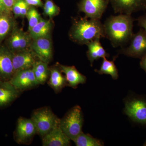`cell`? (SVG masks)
Returning a JSON list of instances; mask_svg holds the SVG:
<instances>
[{
    "instance_id": "obj_26",
    "label": "cell",
    "mask_w": 146,
    "mask_h": 146,
    "mask_svg": "<svg viewBox=\"0 0 146 146\" xmlns=\"http://www.w3.org/2000/svg\"><path fill=\"white\" fill-rule=\"evenodd\" d=\"M43 6L44 13L45 15L52 18L56 16L60 12V8L57 6L52 0H44Z\"/></svg>"
},
{
    "instance_id": "obj_22",
    "label": "cell",
    "mask_w": 146,
    "mask_h": 146,
    "mask_svg": "<svg viewBox=\"0 0 146 146\" xmlns=\"http://www.w3.org/2000/svg\"><path fill=\"white\" fill-rule=\"evenodd\" d=\"M10 14L0 13V42L8 35L13 27V19Z\"/></svg>"
},
{
    "instance_id": "obj_32",
    "label": "cell",
    "mask_w": 146,
    "mask_h": 146,
    "mask_svg": "<svg viewBox=\"0 0 146 146\" xmlns=\"http://www.w3.org/2000/svg\"><path fill=\"white\" fill-rule=\"evenodd\" d=\"M140 66L146 73V54L141 58Z\"/></svg>"
},
{
    "instance_id": "obj_28",
    "label": "cell",
    "mask_w": 146,
    "mask_h": 146,
    "mask_svg": "<svg viewBox=\"0 0 146 146\" xmlns=\"http://www.w3.org/2000/svg\"><path fill=\"white\" fill-rule=\"evenodd\" d=\"M24 0H16L12 8V12L16 17L21 16V7Z\"/></svg>"
},
{
    "instance_id": "obj_6",
    "label": "cell",
    "mask_w": 146,
    "mask_h": 146,
    "mask_svg": "<svg viewBox=\"0 0 146 146\" xmlns=\"http://www.w3.org/2000/svg\"><path fill=\"white\" fill-rule=\"evenodd\" d=\"M119 53L129 56L141 59L146 54V32L143 29L133 34L128 47L122 48Z\"/></svg>"
},
{
    "instance_id": "obj_25",
    "label": "cell",
    "mask_w": 146,
    "mask_h": 146,
    "mask_svg": "<svg viewBox=\"0 0 146 146\" xmlns=\"http://www.w3.org/2000/svg\"><path fill=\"white\" fill-rule=\"evenodd\" d=\"M26 16L29 22V31L42 19L36 9L33 6H30Z\"/></svg>"
},
{
    "instance_id": "obj_20",
    "label": "cell",
    "mask_w": 146,
    "mask_h": 146,
    "mask_svg": "<svg viewBox=\"0 0 146 146\" xmlns=\"http://www.w3.org/2000/svg\"><path fill=\"white\" fill-rule=\"evenodd\" d=\"M52 28V23L50 21L43 18L29 31V35L33 39L49 35Z\"/></svg>"
},
{
    "instance_id": "obj_13",
    "label": "cell",
    "mask_w": 146,
    "mask_h": 146,
    "mask_svg": "<svg viewBox=\"0 0 146 146\" xmlns=\"http://www.w3.org/2000/svg\"><path fill=\"white\" fill-rule=\"evenodd\" d=\"M35 56L32 51L28 50L13 52L12 63L14 74L32 68L36 61Z\"/></svg>"
},
{
    "instance_id": "obj_18",
    "label": "cell",
    "mask_w": 146,
    "mask_h": 146,
    "mask_svg": "<svg viewBox=\"0 0 146 146\" xmlns=\"http://www.w3.org/2000/svg\"><path fill=\"white\" fill-rule=\"evenodd\" d=\"M88 47L87 56L91 63V67L95 60H98L101 58L108 57L109 55L105 50L100 42V39H97L91 41L86 44Z\"/></svg>"
},
{
    "instance_id": "obj_29",
    "label": "cell",
    "mask_w": 146,
    "mask_h": 146,
    "mask_svg": "<svg viewBox=\"0 0 146 146\" xmlns=\"http://www.w3.org/2000/svg\"><path fill=\"white\" fill-rule=\"evenodd\" d=\"M27 3L31 6L39 7H43L44 4L42 0H25Z\"/></svg>"
},
{
    "instance_id": "obj_7",
    "label": "cell",
    "mask_w": 146,
    "mask_h": 146,
    "mask_svg": "<svg viewBox=\"0 0 146 146\" xmlns=\"http://www.w3.org/2000/svg\"><path fill=\"white\" fill-rule=\"evenodd\" d=\"M110 0H81L78 4L79 10L87 18L100 20Z\"/></svg>"
},
{
    "instance_id": "obj_9",
    "label": "cell",
    "mask_w": 146,
    "mask_h": 146,
    "mask_svg": "<svg viewBox=\"0 0 146 146\" xmlns=\"http://www.w3.org/2000/svg\"><path fill=\"white\" fill-rule=\"evenodd\" d=\"M30 46L33 52L39 60L49 63L52 56V43L49 36L33 39Z\"/></svg>"
},
{
    "instance_id": "obj_10",
    "label": "cell",
    "mask_w": 146,
    "mask_h": 146,
    "mask_svg": "<svg viewBox=\"0 0 146 146\" xmlns=\"http://www.w3.org/2000/svg\"><path fill=\"white\" fill-rule=\"evenodd\" d=\"M9 82L19 91L31 89L39 84L32 68L15 73Z\"/></svg>"
},
{
    "instance_id": "obj_17",
    "label": "cell",
    "mask_w": 146,
    "mask_h": 146,
    "mask_svg": "<svg viewBox=\"0 0 146 146\" xmlns=\"http://www.w3.org/2000/svg\"><path fill=\"white\" fill-rule=\"evenodd\" d=\"M19 91L9 81H0V107L5 106L18 98Z\"/></svg>"
},
{
    "instance_id": "obj_33",
    "label": "cell",
    "mask_w": 146,
    "mask_h": 146,
    "mask_svg": "<svg viewBox=\"0 0 146 146\" xmlns=\"http://www.w3.org/2000/svg\"><path fill=\"white\" fill-rule=\"evenodd\" d=\"M144 146H146V141H145V143L144 144Z\"/></svg>"
},
{
    "instance_id": "obj_14",
    "label": "cell",
    "mask_w": 146,
    "mask_h": 146,
    "mask_svg": "<svg viewBox=\"0 0 146 146\" xmlns=\"http://www.w3.org/2000/svg\"><path fill=\"white\" fill-rule=\"evenodd\" d=\"M42 138L43 146L70 145L71 140L60 128L59 123Z\"/></svg>"
},
{
    "instance_id": "obj_12",
    "label": "cell",
    "mask_w": 146,
    "mask_h": 146,
    "mask_svg": "<svg viewBox=\"0 0 146 146\" xmlns=\"http://www.w3.org/2000/svg\"><path fill=\"white\" fill-rule=\"evenodd\" d=\"M12 57L9 49L0 47V81H9L14 75Z\"/></svg>"
},
{
    "instance_id": "obj_1",
    "label": "cell",
    "mask_w": 146,
    "mask_h": 146,
    "mask_svg": "<svg viewBox=\"0 0 146 146\" xmlns=\"http://www.w3.org/2000/svg\"><path fill=\"white\" fill-rule=\"evenodd\" d=\"M134 19L130 15L111 16L104 24L106 37L114 47H123L130 41L133 35Z\"/></svg>"
},
{
    "instance_id": "obj_30",
    "label": "cell",
    "mask_w": 146,
    "mask_h": 146,
    "mask_svg": "<svg viewBox=\"0 0 146 146\" xmlns=\"http://www.w3.org/2000/svg\"><path fill=\"white\" fill-rule=\"evenodd\" d=\"M138 25L143 29L146 32V14L140 16L137 19Z\"/></svg>"
},
{
    "instance_id": "obj_8",
    "label": "cell",
    "mask_w": 146,
    "mask_h": 146,
    "mask_svg": "<svg viewBox=\"0 0 146 146\" xmlns=\"http://www.w3.org/2000/svg\"><path fill=\"white\" fill-rule=\"evenodd\" d=\"M36 133V127L31 119H18L16 131V140L18 143H28Z\"/></svg>"
},
{
    "instance_id": "obj_15",
    "label": "cell",
    "mask_w": 146,
    "mask_h": 146,
    "mask_svg": "<svg viewBox=\"0 0 146 146\" xmlns=\"http://www.w3.org/2000/svg\"><path fill=\"white\" fill-rule=\"evenodd\" d=\"M31 36L29 34L18 28H15L9 39V49L12 52L26 50L31 45Z\"/></svg>"
},
{
    "instance_id": "obj_11",
    "label": "cell",
    "mask_w": 146,
    "mask_h": 146,
    "mask_svg": "<svg viewBox=\"0 0 146 146\" xmlns=\"http://www.w3.org/2000/svg\"><path fill=\"white\" fill-rule=\"evenodd\" d=\"M116 13L131 15L146 9V0H110Z\"/></svg>"
},
{
    "instance_id": "obj_23",
    "label": "cell",
    "mask_w": 146,
    "mask_h": 146,
    "mask_svg": "<svg viewBox=\"0 0 146 146\" xmlns=\"http://www.w3.org/2000/svg\"><path fill=\"white\" fill-rule=\"evenodd\" d=\"M106 57L103 58L102 65L100 70H96L95 72L100 74L110 75L113 79L116 80L117 79L119 74L117 67L115 64L114 60L109 61L106 59Z\"/></svg>"
},
{
    "instance_id": "obj_16",
    "label": "cell",
    "mask_w": 146,
    "mask_h": 146,
    "mask_svg": "<svg viewBox=\"0 0 146 146\" xmlns=\"http://www.w3.org/2000/svg\"><path fill=\"white\" fill-rule=\"evenodd\" d=\"M57 66L61 72L64 73L68 85L73 88H76L79 84L86 83V76L81 74L74 66L64 65L57 63Z\"/></svg>"
},
{
    "instance_id": "obj_3",
    "label": "cell",
    "mask_w": 146,
    "mask_h": 146,
    "mask_svg": "<svg viewBox=\"0 0 146 146\" xmlns=\"http://www.w3.org/2000/svg\"><path fill=\"white\" fill-rule=\"evenodd\" d=\"M83 118L81 108L76 106L72 108L62 119L59 125L63 132L74 141L82 131Z\"/></svg>"
},
{
    "instance_id": "obj_19",
    "label": "cell",
    "mask_w": 146,
    "mask_h": 146,
    "mask_svg": "<svg viewBox=\"0 0 146 146\" xmlns=\"http://www.w3.org/2000/svg\"><path fill=\"white\" fill-rule=\"evenodd\" d=\"M50 78L49 84L54 91L58 92L61 91L68 84L65 77L62 75L60 69L53 68L50 70Z\"/></svg>"
},
{
    "instance_id": "obj_2",
    "label": "cell",
    "mask_w": 146,
    "mask_h": 146,
    "mask_svg": "<svg viewBox=\"0 0 146 146\" xmlns=\"http://www.w3.org/2000/svg\"><path fill=\"white\" fill-rule=\"evenodd\" d=\"M70 36L75 42L86 45L95 39L106 37L104 25L99 19L81 17L74 20Z\"/></svg>"
},
{
    "instance_id": "obj_21",
    "label": "cell",
    "mask_w": 146,
    "mask_h": 146,
    "mask_svg": "<svg viewBox=\"0 0 146 146\" xmlns=\"http://www.w3.org/2000/svg\"><path fill=\"white\" fill-rule=\"evenodd\" d=\"M36 80L39 84H43L46 81L50 73L48 63L39 60L36 61L32 68Z\"/></svg>"
},
{
    "instance_id": "obj_31",
    "label": "cell",
    "mask_w": 146,
    "mask_h": 146,
    "mask_svg": "<svg viewBox=\"0 0 146 146\" xmlns=\"http://www.w3.org/2000/svg\"><path fill=\"white\" fill-rule=\"evenodd\" d=\"M31 6H29L28 4L25 1V0H24L23 2V3L22 5V7H21V16L22 17H24L26 16L27 15V13L30 7Z\"/></svg>"
},
{
    "instance_id": "obj_4",
    "label": "cell",
    "mask_w": 146,
    "mask_h": 146,
    "mask_svg": "<svg viewBox=\"0 0 146 146\" xmlns=\"http://www.w3.org/2000/svg\"><path fill=\"white\" fill-rule=\"evenodd\" d=\"M31 119L36 127L37 133L42 138L50 132L60 121V119L48 107L35 110Z\"/></svg>"
},
{
    "instance_id": "obj_27",
    "label": "cell",
    "mask_w": 146,
    "mask_h": 146,
    "mask_svg": "<svg viewBox=\"0 0 146 146\" xmlns=\"http://www.w3.org/2000/svg\"><path fill=\"white\" fill-rule=\"evenodd\" d=\"M16 0H0V13H11Z\"/></svg>"
},
{
    "instance_id": "obj_5",
    "label": "cell",
    "mask_w": 146,
    "mask_h": 146,
    "mask_svg": "<svg viewBox=\"0 0 146 146\" xmlns=\"http://www.w3.org/2000/svg\"><path fill=\"white\" fill-rule=\"evenodd\" d=\"M124 112L134 122L146 125V100L134 97L125 102Z\"/></svg>"
},
{
    "instance_id": "obj_24",
    "label": "cell",
    "mask_w": 146,
    "mask_h": 146,
    "mask_svg": "<svg viewBox=\"0 0 146 146\" xmlns=\"http://www.w3.org/2000/svg\"><path fill=\"white\" fill-rule=\"evenodd\" d=\"M74 142L77 146H102L104 145L102 141L94 138L89 134L81 132L76 139Z\"/></svg>"
}]
</instances>
